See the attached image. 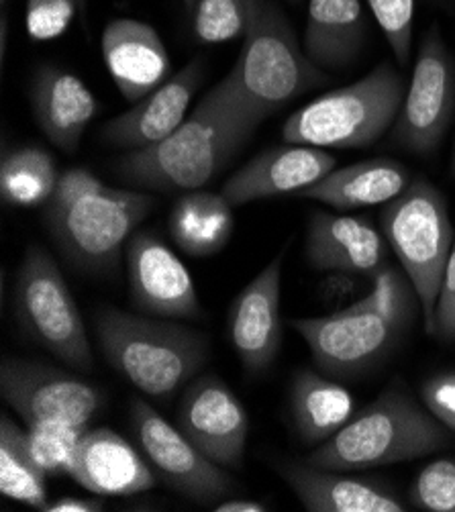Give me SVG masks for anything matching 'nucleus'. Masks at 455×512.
I'll use <instances>...</instances> for the list:
<instances>
[{
    "label": "nucleus",
    "mask_w": 455,
    "mask_h": 512,
    "mask_svg": "<svg viewBox=\"0 0 455 512\" xmlns=\"http://www.w3.org/2000/svg\"><path fill=\"white\" fill-rule=\"evenodd\" d=\"M421 398L427 411L451 433H455V372L429 378L421 388Z\"/></svg>",
    "instance_id": "obj_35"
},
{
    "label": "nucleus",
    "mask_w": 455,
    "mask_h": 512,
    "mask_svg": "<svg viewBox=\"0 0 455 512\" xmlns=\"http://www.w3.org/2000/svg\"><path fill=\"white\" fill-rule=\"evenodd\" d=\"M15 315L23 331L60 362L80 372L94 370L82 313L60 266L41 245H29L23 255L15 284Z\"/></svg>",
    "instance_id": "obj_8"
},
{
    "label": "nucleus",
    "mask_w": 455,
    "mask_h": 512,
    "mask_svg": "<svg viewBox=\"0 0 455 512\" xmlns=\"http://www.w3.org/2000/svg\"><path fill=\"white\" fill-rule=\"evenodd\" d=\"M86 427L68 421H43L27 429L29 451L45 476L70 474Z\"/></svg>",
    "instance_id": "obj_29"
},
{
    "label": "nucleus",
    "mask_w": 455,
    "mask_h": 512,
    "mask_svg": "<svg viewBox=\"0 0 455 512\" xmlns=\"http://www.w3.org/2000/svg\"><path fill=\"white\" fill-rule=\"evenodd\" d=\"M233 207L223 194L186 192L174 204L168 229L174 243L192 258L219 253L233 233Z\"/></svg>",
    "instance_id": "obj_26"
},
{
    "label": "nucleus",
    "mask_w": 455,
    "mask_h": 512,
    "mask_svg": "<svg viewBox=\"0 0 455 512\" xmlns=\"http://www.w3.org/2000/svg\"><path fill=\"white\" fill-rule=\"evenodd\" d=\"M178 427L217 466L225 470L241 466L249 417L237 394L219 376H198L184 390Z\"/></svg>",
    "instance_id": "obj_13"
},
{
    "label": "nucleus",
    "mask_w": 455,
    "mask_h": 512,
    "mask_svg": "<svg viewBox=\"0 0 455 512\" xmlns=\"http://www.w3.org/2000/svg\"><path fill=\"white\" fill-rule=\"evenodd\" d=\"M0 3H7V0H0Z\"/></svg>",
    "instance_id": "obj_46"
},
{
    "label": "nucleus",
    "mask_w": 455,
    "mask_h": 512,
    "mask_svg": "<svg viewBox=\"0 0 455 512\" xmlns=\"http://www.w3.org/2000/svg\"><path fill=\"white\" fill-rule=\"evenodd\" d=\"M0 392L27 427L43 421L86 427L105 404V392L94 384L21 357H7L0 366Z\"/></svg>",
    "instance_id": "obj_11"
},
{
    "label": "nucleus",
    "mask_w": 455,
    "mask_h": 512,
    "mask_svg": "<svg viewBox=\"0 0 455 512\" xmlns=\"http://www.w3.org/2000/svg\"><path fill=\"white\" fill-rule=\"evenodd\" d=\"M335 166L337 160L323 147L286 143L270 147L249 160L223 184L221 194L231 202V207L298 194L325 178Z\"/></svg>",
    "instance_id": "obj_16"
},
{
    "label": "nucleus",
    "mask_w": 455,
    "mask_h": 512,
    "mask_svg": "<svg viewBox=\"0 0 455 512\" xmlns=\"http://www.w3.org/2000/svg\"><path fill=\"white\" fill-rule=\"evenodd\" d=\"M60 180L49 151L37 145L7 149L0 162V196L7 207H45Z\"/></svg>",
    "instance_id": "obj_27"
},
{
    "label": "nucleus",
    "mask_w": 455,
    "mask_h": 512,
    "mask_svg": "<svg viewBox=\"0 0 455 512\" xmlns=\"http://www.w3.org/2000/svg\"><path fill=\"white\" fill-rule=\"evenodd\" d=\"M0 492L37 510L47 504L45 474L29 451L27 431L7 415L0 419Z\"/></svg>",
    "instance_id": "obj_28"
},
{
    "label": "nucleus",
    "mask_w": 455,
    "mask_h": 512,
    "mask_svg": "<svg viewBox=\"0 0 455 512\" xmlns=\"http://www.w3.org/2000/svg\"><path fill=\"white\" fill-rule=\"evenodd\" d=\"M372 278H374L372 292L366 298L356 302L364 306V309H372L386 317L411 323L415 317V306L419 298L407 274L402 276L398 270L384 266Z\"/></svg>",
    "instance_id": "obj_31"
},
{
    "label": "nucleus",
    "mask_w": 455,
    "mask_h": 512,
    "mask_svg": "<svg viewBox=\"0 0 455 512\" xmlns=\"http://www.w3.org/2000/svg\"><path fill=\"white\" fill-rule=\"evenodd\" d=\"M154 207L156 200L147 192L103 184L66 204L47 202L43 225L76 270L109 274L119 266L123 247Z\"/></svg>",
    "instance_id": "obj_6"
},
{
    "label": "nucleus",
    "mask_w": 455,
    "mask_h": 512,
    "mask_svg": "<svg viewBox=\"0 0 455 512\" xmlns=\"http://www.w3.org/2000/svg\"><path fill=\"white\" fill-rule=\"evenodd\" d=\"M0 39H3V45H0V56L5 58V54H7V19L3 17V23H0Z\"/></svg>",
    "instance_id": "obj_41"
},
{
    "label": "nucleus",
    "mask_w": 455,
    "mask_h": 512,
    "mask_svg": "<svg viewBox=\"0 0 455 512\" xmlns=\"http://www.w3.org/2000/svg\"><path fill=\"white\" fill-rule=\"evenodd\" d=\"M290 411L302 443L321 445L353 417V398L339 382L300 370L290 388Z\"/></svg>",
    "instance_id": "obj_25"
},
{
    "label": "nucleus",
    "mask_w": 455,
    "mask_h": 512,
    "mask_svg": "<svg viewBox=\"0 0 455 512\" xmlns=\"http://www.w3.org/2000/svg\"><path fill=\"white\" fill-rule=\"evenodd\" d=\"M105 182L100 180L98 176H94L92 172L84 170V168H72L66 170L64 174H60V180L56 184V190L47 202H54V204H66L72 202L96 188L103 186Z\"/></svg>",
    "instance_id": "obj_37"
},
{
    "label": "nucleus",
    "mask_w": 455,
    "mask_h": 512,
    "mask_svg": "<svg viewBox=\"0 0 455 512\" xmlns=\"http://www.w3.org/2000/svg\"><path fill=\"white\" fill-rule=\"evenodd\" d=\"M280 476L309 512H407L404 500L384 484L368 478L345 476L309 462H284Z\"/></svg>",
    "instance_id": "obj_20"
},
{
    "label": "nucleus",
    "mask_w": 455,
    "mask_h": 512,
    "mask_svg": "<svg viewBox=\"0 0 455 512\" xmlns=\"http://www.w3.org/2000/svg\"><path fill=\"white\" fill-rule=\"evenodd\" d=\"M449 445V429L400 386H388L374 402L353 417L307 462L337 472H360L411 462Z\"/></svg>",
    "instance_id": "obj_2"
},
{
    "label": "nucleus",
    "mask_w": 455,
    "mask_h": 512,
    "mask_svg": "<svg viewBox=\"0 0 455 512\" xmlns=\"http://www.w3.org/2000/svg\"><path fill=\"white\" fill-rule=\"evenodd\" d=\"M411 182V172L400 162L376 158L335 168L298 196L319 200L337 211H356L390 202Z\"/></svg>",
    "instance_id": "obj_24"
},
{
    "label": "nucleus",
    "mask_w": 455,
    "mask_h": 512,
    "mask_svg": "<svg viewBox=\"0 0 455 512\" xmlns=\"http://www.w3.org/2000/svg\"><path fill=\"white\" fill-rule=\"evenodd\" d=\"M96 496H131L156 486V476L139 451L111 429H86L70 474Z\"/></svg>",
    "instance_id": "obj_21"
},
{
    "label": "nucleus",
    "mask_w": 455,
    "mask_h": 512,
    "mask_svg": "<svg viewBox=\"0 0 455 512\" xmlns=\"http://www.w3.org/2000/svg\"><path fill=\"white\" fill-rule=\"evenodd\" d=\"M211 510H215V512H266L268 506L258 500H221Z\"/></svg>",
    "instance_id": "obj_40"
},
{
    "label": "nucleus",
    "mask_w": 455,
    "mask_h": 512,
    "mask_svg": "<svg viewBox=\"0 0 455 512\" xmlns=\"http://www.w3.org/2000/svg\"><path fill=\"white\" fill-rule=\"evenodd\" d=\"M78 5H80V11H84V7H86V0H78Z\"/></svg>",
    "instance_id": "obj_44"
},
{
    "label": "nucleus",
    "mask_w": 455,
    "mask_h": 512,
    "mask_svg": "<svg viewBox=\"0 0 455 512\" xmlns=\"http://www.w3.org/2000/svg\"><path fill=\"white\" fill-rule=\"evenodd\" d=\"M105 502L100 498H78V496H66L54 502H47L43 506V512H103Z\"/></svg>",
    "instance_id": "obj_39"
},
{
    "label": "nucleus",
    "mask_w": 455,
    "mask_h": 512,
    "mask_svg": "<svg viewBox=\"0 0 455 512\" xmlns=\"http://www.w3.org/2000/svg\"><path fill=\"white\" fill-rule=\"evenodd\" d=\"M33 117L58 149L74 153L98 113V100L74 74L58 66H41L29 90Z\"/></svg>",
    "instance_id": "obj_22"
},
{
    "label": "nucleus",
    "mask_w": 455,
    "mask_h": 512,
    "mask_svg": "<svg viewBox=\"0 0 455 512\" xmlns=\"http://www.w3.org/2000/svg\"><path fill=\"white\" fill-rule=\"evenodd\" d=\"M409 498L427 512H455V459L441 457L425 466L413 482Z\"/></svg>",
    "instance_id": "obj_33"
},
{
    "label": "nucleus",
    "mask_w": 455,
    "mask_h": 512,
    "mask_svg": "<svg viewBox=\"0 0 455 512\" xmlns=\"http://www.w3.org/2000/svg\"><path fill=\"white\" fill-rule=\"evenodd\" d=\"M247 9L243 47L227 80L264 121L290 100L325 84L329 76L307 58L274 0H247Z\"/></svg>",
    "instance_id": "obj_4"
},
{
    "label": "nucleus",
    "mask_w": 455,
    "mask_h": 512,
    "mask_svg": "<svg viewBox=\"0 0 455 512\" xmlns=\"http://www.w3.org/2000/svg\"><path fill=\"white\" fill-rule=\"evenodd\" d=\"M205 80V62L186 64L176 76L135 102V107L109 121L100 135L115 147L135 151L170 137L188 117L192 98Z\"/></svg>",
    "instance_id": "obj_17"
},
{
    "label": "nucleus",
    "mask_w": 455,
    "mask_h": 512,
    "mask_svg": "<svg viewBox=\"0 0 455 512\" xmlns=\"http://www.w3.org/2000/svg\"><path fill=\"white\" fill-rule=\"evenodd\" d=\"M190 13L194 37L200 43H227L245 35L247 0H196Z\"/></svg>",
    "instance_id": "obj_30"
},
{
    "label": "nucleus",
    "mask_w": 455,
    "mask_h": 512,
    "mask_svg": "<svg viewBox=\"0 0 455 512\" xmlns=\"http://www.w3.org/2000/svg\"><path fill=\"white\" fill-rule=\"evenodd\" d=\"M194 3H196V0H184V7L188 9V11H192V7H194Z\"/></svg>",
    "instance_id": "obj_43"
},
{
    "label": "nucleus",
    "mask_w": 455,
    "mask_h": 512,
    "mask_svg": "<svg viewBox=\"0 0 455 512\" xmlns=\"http://www.w3.org/2000/svg\"><path fill=\"white\" fill-rule=\"evenodd\" d=\"M80 11L78 0H27L25 27L33 41H52L64 35Z\"/></svg>",
    "instance_id": "obj_34"
},
{
    "label": "nucleus",
    "mask_w": 455,
    "mask_h": 512,
    "mask_svg": "<svg viewBox=\"0 0 455 512\" xmlns=\"http://www.w3.org/2000/svg\"><path fill=\"white\" fill-rule=\"evenodd\" d=\"M380 227L417 292L425 331L433 335L437 296L455 241L443 192L427 178H415L384 204Z\"/></svg>",
    "instance_id": "obj_7"
},
{
    "label": "nucleus",
    "mask_w": 455,
    "mask_h": 512,
    "mask_svg": "<svg viewBox=\"0 0 455 512\" xmlns=\"http://www.w3.org/2000/svg\"><path fill=\"white\" fill-rule=\"evenodd\" d=\"M451 176L455 178V145H453V153H451Z\"/></svg>",
    "instance_id": "obj_42"
},
{
    "label": "nucleus",
    "mask_w": 455,
    "mask_h": 512,
    "mask_svg": "<svg viewBox=\"0 0 455 512\" xmlns=\"http://www.w3.org/2000/svg\"><path fill=\"white\" fill-rule=\"evenodd\" d=\"M388 249L384 235L362 217L317 211L307 227L305 258L317 270L374 276L386 266Z\"/></svg>",
    "instance_id": "obj_18"
},
{
    "label": "nucleus",
    "mask_w": 455,
    "mask_h": 512,
    "mask_svg": "<svg viewBox=\"0 0 455 512\" xmlns=\"http://www.w3.org/2000/svg\"><path fill=\"white\" fill-rule=\"evenodd\" d=\"M129 290L135 309L158 319H200L194 278L156 235L133 233L127 241Z\"/></svg>",
    "instance_id": "obj_14"
},
{
    "label": "nucleus",
    "mask_w": 455,
    "mask_h": 512,
    "mask_svg": "<svg viewBox=\"0 0 455 512\" xmlns=\"http://www.w3.org/2000/svg\"><path fill=\"white\" fill-rule=\"evenodd\" d=\"M292 327L307 341L323 374L349 378L360 376L386 360L411 323L353 302L325 317L296 319Z\"/></svg>",
    "instance_id": "obj_9"
},
{
    "label": "nucleus",
    "mask_w": 455,
    "mask_h": 512,
    "mask_svg": "<svg viewBox=\"0 0 455 512\" xmlns=\"http://www.w3.org/2000/svg\"><path fill=\"white\" fill-rule=\"evenodd\" d=\"M441 341H455V241L443 272L437 309H435V331Z\"/></svg>",
    "instance_id": "obj_36"
},
{
    "label": "nucleus",
    "mask_w": 455,
    "mask_h": 512,
    "mask_svg": "<svg viewBox=\"0 0 455 512\" xmlns=\"http://www.w3.org/2000/svg\"><path fill=\"white\" fill-rule=\"evenodd\" d=\"M282 260L284 251L237 294L229 311L233 349L251 374L266 372L282 345Z\"/></svg>",
    "instance_id": "obj_15"
},
{
    "label": "nucleus",
    "mask_w": 455,
    "mask_h": 512,
    "mask_svg": "<svg viewBox=\"0 0 455 512\" xmlns=\"http://www.w3.org/2000/svg\"><path fill=\"white\" fill-rule=\"evenodd\" d=\"M362 0H309L302 49L323 72L345 70L366 43Z\"/></svg>",
    "instance_id": "obj_23"
},
{
    "label": "nucleus",
    "mask_w": 455,
    "mask_h": 512,
    "mask_svg": "<svg viewBox=\"0 0 455 512\" xmlns=\"http://www.w3.org/2000/svg\"><path fill=\"white\" fill-rule=\"evenodd\" d=\"M455 111V66L431 27L419 47L411 82L394 123V141L417 156H431L443 141Z\"/></svg>",
    "instance_id": "obj_10"
},
{
    "label": "nucleus",
    "mask_w": 455,
    "mask_h": 512,
    "mask_svg": "<svg viewBox=\"0 0 455 512\" xmlns=\"http://www.w3.org/2000/svg\"><path fill=\"white\" fill-rule=\"evenodd\" d=\"M260 123L225 76L170 137L123 156L115 166L117 176L137 190L192 192L235 158Z\"/></svg>",
    "instance_id": "obj_1"
},
{
    "label": "nucleus",
    "mask_w": 455,
    "mask_h": 512,
    "mask_svg": "<svg viewBox=\"0 0 455 512\" xmlns=\"http://www.w3.org/2000/svg\"><path fill=\"white\" fill-rule=\"evenodd\" d=\"M100 49L113 82L129 102L154 92L170 74V56L160 33L143 21L125 17L111 21Z\"/></svg>",
    "instance_id": "obj_19"
},
{
    "label": "nucleus",
    "mask_w": 455,
    "mask_h": 512,
    "mask_svg": "<svg viewBox=\"0 0 455 512\" xmlns=\"http://www.w3.org/2000/svg\"><path fill=\"white\" fill-rule=\"evenodd\" d=\"M404 92L402 76L390 64H380L358 82L292 113L282 127V139L323 149L368 147L396 123Z\"/></svg>",
    "instance_id": "obj_5"
},
{
    "label": "nucleus",
    "mask_w": 455,
    "mask_h": 512,
    "mask_svg": "<svg viewBox=\"0 0 455 512\" xmlns=\"http://www.w3.org/2000/svg\"><path fill=\"white\" fill-rule=\"evenodd\" d=\"M400 66H409L413 51L415 0H366Z\"/></svg>",
    "instance_id": "obj_32"
},
{
    "label": "nucleus",
    "mask_w": 455,
    "mask_h": 512,
    "mask_svg": "<svg viewBox=\"0 0 455 512\" xmlns=\"http://www.w3.org/2000/svg\"><path fill=\"white\" fill-rule=\"evenodd\" d=\"M94 331L107 364L151 398L168 400L205 366L209 339L172 319L105 306Z\"/></svg>",
    "instance_id": "obj_3"
},
{
    "label": "nucleus",
    "mask_w": 455,
    "mask_h": 512,
    "mask_svg": "<svg viewBox=\"0 0 455 512\" xmlns=\"http://www.w3.org/2000/svg\"><path fill=\"white\" fill-rule=\"evenodd\" d=\"M288 3H292V5H296V3H300V0H288Z\"/></svg>",
    "instance_id": "obj_45"
},
{
    "label": "nucleus",
    "mask_w": 455,
    "mask_h": 512,
    "mask_svg": "<svg viewBox=\"0 0 455 512\" xmlns=\"http://www.w3.org/2000/svg\"><path fill=\"white\" fill-rule=\"evenodd\" d=\"M356 288H358L356 278H351L345 272H333V276L323 280L321 294L327 302H339V300L351 296Z\"/></svg>",
    "instance_id": "obj_38"
},
{
    "label": "nucleus",
    "mask_w": 455,
    "mask_h": 512,
    "mask_svg": "<svg viewBox=\"0 0 455 512\" xmlns=\"http://www.w3.org/2000/svg\"><path fill=\"white\" fill-rule=\"evenodd\" d=\"M131 425L143 455L176 492L202 506H215L233 492L235 484L225 468L211 462L145 400H133Z\"/></svg>",
    "instance_id": "obj_12"
}]
</instances>
